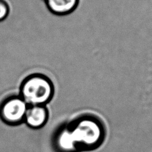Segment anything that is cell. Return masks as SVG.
Here are the masks:
<instances>
[{
	"instance_id": "1",
	"label": "cell",
	"mask_w": 152,
	"mask_h": 152,
	"mask_svg": "<svg viewBox=\"0 0 152 152\" xmlns=\"http://www.w3.org/2000/svg\"><path fill=\"white\" fill-rule=\"evenodd\" d=\"M74 145L83 150H92L102 142L104 131L100 122L91 117H83L74 122L68 129Z\"/></svg>"
},
{
	"instance_id": "2",
	"label": "cell",
	"mask_w": 152,
	"mask_h": 152,
	"mask_svg": "<svg viewBox=\"0 0 152 152\" xmlns=\"http://www.w3.org/2000/svg\"><path fill=\"white\" fill-rule=\"evenodd\" d=\"M53 93V83L48 77L34 75L21 84L20 96L29 106H45L52 98Z\"/></svg>"
},
{
	"instance_id": "3",
	"label": "cell",
	"mask_w": 152,
	"mask_h": 152,
	"mask_svg": "<svg viewBox=\"0 0 152 152\" xmlns=\"http://www.w3.org/2000/svg\"><path fill=\"white\" fill-rule=\"evenodd\" d=\"M29 105L19 96L10 97L2 103L0 116L2 120L9 125H17L24 121Z\"/></svg>"
},
{
	"instance_id": "4",
	"label": "cell",
	"mask_w": 152,
	"mask_h": 152,
	"mask_svg": "<svg viewBox=\"0 0 152 152\" xmlns=\"http://www.w3.org/2000/svg\"><path fill=\"white\" fill-rule=\"evenodd\" d=\"M48 119V111L45 106H29L24 119L25 123L34 129L42 127Z\"/></svg>"
},
{
	"instance_id": "5",
	"label": "cell",
	"mask_w": 152,
	"mask_h": 152,
	"mask_svg": "<svg viewBox=\"0 0 152 152\" xmlns=\"http://www.w3.org/2000/svg\"><path fill=\"white\" fill-rule=\"evenodd\" d=\"M51 12L56 15H66L77 7L79 0H44Z\"/></svg>"
},
{
	"instance_id": "6",
	"label": "cell",
	"mask_w": 152,
	"mask_h": 152,
	"mask_svg": "<svg viewBox=\"0 0 152 152\" xmlns=\"http://www.w3.org/2000/svg\"><path fill=\"white\" fill-rule=\"evenodd\" d=\"M9 13V6L4 0H0V21L4 20Z\"/></svg>"
}]
</instances>
